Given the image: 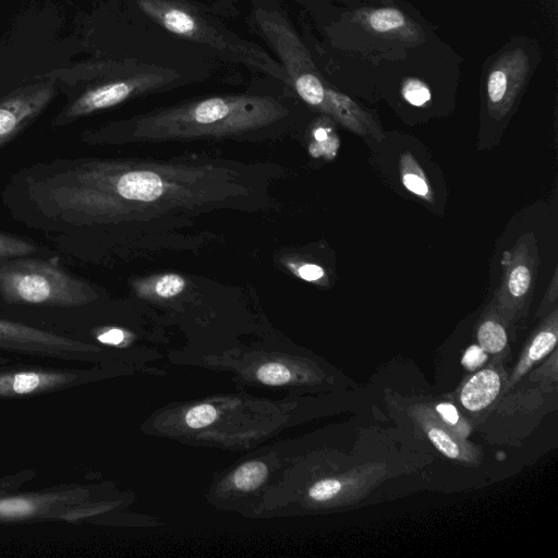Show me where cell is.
I'll return each instance as SVG.
<instances>
[{
  "label": "cell",
  "mask_w": 558,
  "mask_h": 558,
  "mask_svg": "<svg viewBox=\"0 0 558 558\" xmlns=\"http://www.w3.org/2000/svg\"><path fill=\"white\" fill-rule=\"evenodd\" d=\"M267 172L223 160L85 159L36 182L32 194L64 222L154 223L163 231L217 209L266 205Z\"/></svg>",
  "instance_id": "obj_1"
},
{
  "label": "cell",
  "mask_w": 558,
  "mask_h": 558,
  "mask_svg": "<svg viewBox=\"0 0 558 558\" xmlns=\"http://www.w3.org/2000/svg\"><path fill=\"white\" fill-rule=\"evenodd\" d=\"M288 106L260 95L214 96L117 123L85 140L92 144L158 143L199 138L259 141L288 131Z\"/></svg>",
  "instance_id": "obj_2"
},
{
  "label": "cell",
  "mask_w": 558,
  "mask_h": 558,
  "mask_svg": "<svg viewBox=\"0 0 558 558\" xmlns=\"http://www.w3.org/2000/svg\"><path fill=\"white\" fill-rule=\"evenodd\" d=\"M142 12L162 28L183 39L206 45L233 61L262 71L289 85L280 63L259 46L232 34L215 20L181 0H137Z\"/></svg>",
  "instance_id": "obj_3"
},
{
  "label": "cell",
  "mask_w": 558,
  "mask_h": 558,
  "mask_svg": "<svg viewBox=\"0 0 558 558\" xmlns=\"http://www.w3.org/2000/svg\"><path fill=\"white\" fill-rule=\"evenodd\" d=\"M0 295L9 304L75 307L97 295L59 265L26 256L0 260Z\"/></svg>",
  "instance_id": "obj_4"
},
{
  "label": "cell",
  "mask_w": 558,
  "mask_h": 558,
  "mask_svg": "<svg viewBox=\"0 0 558 558\" xmlns=\"http://www.w3.org/2000/svg\"><path fill=\"white\" fill-rule=\"evenodd\" d=\"M255 21L264 38L277 53L289 86L314 110L330 114V100L337 89L320 75L314 61L287 19L275 9L258 8Z\"/></svg>",
  "instance_id": "obj_5"
},
{
  "label": "cell",
  "mask_w": 558,
  "mask_h": 558,
  "mask_svg": "<svg viewBox=\"0 0 558 558\" xmlns=\"http://www.w3.org/2000/svg\"><path fill=\"white\" fill-rule=\"evenodd\" d=\"M538 266L533 232L522 234L510 250L502 253V277L492 300L511 329L527 315Z\"/></svg>",
  "instance_id": "obj_6"
},
{
  "label": "cell",
  "mask_w": 558,
  "mask_h": 558,
  "mask_svg": "<svg viewBox=\"0 0 558 558\" xmlns=\"http://www.w3.org/2000/svg\"><path fill=\"white\" fill-rule=\"evenodd\" d=\"M163 69L148 66L126 77L106 82L81 94L57 118L56 124H64L96 111L114 107L130 98L150 93L175 77Z\"/></svg>",
  "instance_id": "obj_7"
},
{
  "label": "cell",
  "mask_w": 558,
  "mask_h": 558,
  "mask_svg": "<svg viewBox=\"0 0 558 558\" xmlns=\"http://www.w3.org/2000/svg\"><path fill=\"white\" fill-rule=\"evenodd\" d=\"M0 350L66 361L86 360L96 352L81 340L1 317Z\"/></svg>",
  "instance_id": "obj_8"
},
{
  "label": "cell",
  "mask_w": 558,
  "mask_h": 558,
  "mask_svg": "<svg viewBox=\"0 0 558 558\" xmlns=\"http://www.w3.org/2000/svg\"><path fill=\"white\" fill-rule=\"evenodd\" d=\"M83 496L78 489L65 488L39 493H0V523L46 519H74Z\"/></svg>",
  "instance_id": "obj_9"
},
{
  "label": "cell",
  "mask_w": 558,
  "mask_h": 558,
  "mask_svg": "<svg viewBox=\"0 0 558 558\" xmlns=\"http://www.w3.org/2000/svg\"><path fill=\"white\" fill-rule=\"evenodd\" d=\"M85 372L41 365L0 366V399L54 392L78 385Z\"/></svg>",
  "instance_id": "obj_10"
},
{
  "label": "cell",
  "mask_w": 558,
  "mask_h": 558,
  "mask_svg": "<svg viewBox=\"0 0 558 558\" xmlns=\"http://www.w3.org/2000/svg\"><path fill=\"white\" fill-rule=\"evenodd\" d=\"M384 462H368L350 471L315 482L307 489L308 498L320 506L354 505L363 499L386 476Z\"/></svg>",
  "instance_id": "obj_11"
},
{
  "label": "cell",
  "mask_w": 558,
  "mask_h": 558,
  "mask_svg": "<svg viewBox=\"0 0 558 558\" xmlns=\"http://www.w3.org/2000/svg\"><path fill=\"white\" fill-rule=\"evenodd\" d=\"M530 70V59L521 48L508 50L492 65L486 80L489 114L497 120L508 114Z\"/></svg>",
  "instance_id": "obj_12"
},
{
  "label": "cell",
  "mask_w": 558,
  "mask_h": 558,
  "mask_svg": "<svg viewBox=\"0 0 558 558\" xmlns=\"http://www.w3.org/2000/svg\"><path fill=\"white\" fill-rule=\"evenodd\" d=\"M410 417L420 433L446 458L466 465H478L483 460L480 447L447 427L430 404L417 402L409 408Z\"/></svg>",
  "instance_id": "obj_13"
},
{
  "label": "cell",
  "mask_w": 558,
  "mask_h": 558,
  "mask_svg": "<svg viewBox=\"0 0 558 558\" xmlns=\"http://www.w3.org/2000/svg\"><path fill=\"white\" fill-rule=\"evenodd\" d=\"M56 94L54 82H41L0 100V147L32 123Z\"/></svg>",
  "instance_id": "obj_14"
},
{
  "label": "cell",
  "mask_w": 558,
  "mask_h": 558,
  "mask_svg": "<svg viewBox=\"0 0 558 558\" xmlns=\"http://www.w3.org/2000/svg\"><path fill=\"white\" fill-rule=\"evenodd\" d=\"M507 374L504 359L493 357L483 368L466 377L456 391V400L463 411L478 416L493 409L506 393Z\"/></svg>",
  "instance_id": "obj_15"
},
{
  "label": "cell",
  "mask_w": 558,
  "mask_h": 558,
  "mask_svg": "<svg viewBox=\"0 0 558 558\" xmlns=\"http://www.w3.org/2000/svg\"><path fill=\"white\" fill-rule=\"evenodd\" d=\"M525 342L519 359L507 376L506 392L512 389L536 364L556 349L558 339V306L545 315Z\"/></svg>",
  "instance_id": "obj_16"
},
{
  "label": "cell",
  "mask_w": 558,
  "mask_h": 558,
  "mask_svg": "<svg viewBox=\"0 0 558 558\" xmlns=\"http://www.w3.org/2000/svg\"><path fill=\"white\" fill-rule=\"evenodd\" d=\"M352 20L365 31L388 39L417 44L424 39L421 28L397 8H365Z\"/></svg>",
  "instance_id": "obj_17"
},
{
  "label": "cell",
  "mask_w": 558,
  "mask_h": 558,
  "mask_svg": "<svg viewBox=\"0 0 558 558\" xmlns=\"http://www.w3.org/2000/svg\"><path fill=\"white\" fill-rule=\"evenodd\" d=\"M510 329L490 300L477 320L475 336L478 347L493 357L505 359L509 353Z\"/></svg>",
  "instance_id": "obj_18"
},
{
  "label": "cell",
  "mask_w": 558,
  "mask_h": 558,
  "mask_svg": "<svg viewBox=\"0 0 558 558\" xmlns=\"http://www.w3.org/2000/svg\"><path fill=\"white\" fill-rule=\"evenodd\" d=\"M400 175L407 190L425 201H433V193L425 174L415 158L408 151L403 153L400 158Z\"/></svg>",
  "instance_id": "obj_19"
},
{
  "label": "cell",
  "mask_w": 558,
  "mask_h": 558,
  "mask_svg": "<svg viewBox=\"0 0 558 558\" xmlns=\"http://www.w3.org/2000/svg\"><path fill=\"white\" fill-rule=\"evenodd\" d=\"M437 417L453 433L466 438L472 430L471 424L462 412L451 402L438 401L430 404Z\"/></svg>",
  "instance_id": "obj_20"
},
{
  "label": "cell",
  "mask_w": 558,
  "mask_h": 558,
  "mask_svg": "<svg viewBox=\"0 0 558 558\" xmlns=\"http://www.w3.org/2000/svg\"><path fill=\"white\" fill-rule=\"evenodd\" d=\"M267 465L262 461H250L239 466L232 477L238 489L248 492L258 487L266 478Z\"/></svg>",
  "instance_id": "obj_21"
},
{
  "label": "cell",
  "mask_w": 558,
  "mask_h": 558,
  "mask_svg": "<svg viewBox=\"0 0 558 558\" xmlns=\"http://www.w3.org/2000/svg\"><path fill=\"white\" fill-rule=\"evenodd\" d=\"M37 251L33 243L11 234L0 232V260L27 256Z\"/></svg>",
  "instance_id": "obj_22"
},
{
  "label": "cell",
  "mask_w": 558,
  "mask_h": 558,
  "mask_svg": "<svg viewBox=\"0 0 558 558\" xmlns=\"http://www.w3.org/2000/svg\"><path fill=\"white\" fill-rule=\"evenodd\" d=\"M256 377L265 385L280 386L291 380L292 373L281 363H267L257 369Z\"/></svg>",
  "instance_id": "obj_23"
},
{
  "label": "cell",
  "mask_w": 558,
  "mask_h": 558,
  "mask_svg": "<svg viewBox=\"0 0 558 558\" xmlns=\"http://www.w3.org/2000/svg\"><path fill=\"white\" fill-rule=\"evenodd\" d=\"M403 98L413 106H424L430 99L428 86L418 78H407L401 87Z\"/></svg>",
  "instance_id": "obj_24"
},
{
  "label": "cell",
  "mask_w": 558,
  "mask_h": 558,
  "mask_svg": "<svg viewBox=\"0 0 558 558\" xmlns=\"http://www.w3.org/2000/svg\"><path fill=\"white\" fill-rule=\"evenodd\" d=\"M185 288V280L177 274H166L158 277L151 286L154 293L163 299L180 294Z\"/></svg>",
  "instance_id": "obj_25"
},
{
  "label": "cell",
  "mask_w": 558,
  "mask_h": 558,
  "mask_svg": "<svg viewBox=\"0 0 558 558\" xmlns=\"http://www.w3.org/2000/svg\"><path fill=\"white\" fill-rule=\"evenodd\" d=\"M217 418V410L208 403H202L191 408L185 416V424L193 428H203L215 422Z\"/></svg>",
  "instance_id": "obj_26"
},
{
  "label": "cell",
  "mask_w": 558,
  "mask_h": 558,
  "mask_svg": "<svg viewBox=\"0 0 558 558\" xmlns=\"http://www.w3.org/2000/svg\"><path fill=\"white\" fill-rule=\"evenodd\" d=\"M557 268L554 271L553 278L550 280V283L544 294L543 301L536 312V317L543 318L545 315H547L555 306H557V284H558V278H557Z\"/></svg>",
  "instance_id": "obj_27"
},
{
  "label": "cell",
  "mask_w": 558,
  "mask_h": 558,
  "mask_svg": "<svg viewBox=\"0 0 558 558\" xmlns=\"http://www.w3.org/2000/svg\"><path fill=\"white\" fill-rule=\"evenodd\" d=\"M298 275L306 281H318L325 277L324 269L315 264H301L296 270Z\"/></svg>",
  "instance_id": "obj_28"
},
{
  "label": "cell",
  "mask_w": 558,
  "mask_h": 558,
  "mask_svg": "<svg viewBox=\"0 0 558 558\" xmlns=\"http://www.w3.org/2000/svg\"><path fill=\"white\" fill-rule=\"evenodd\" d=\"M125 339L123 330L118 328H110L97 335V340L110 345H118Z\"/></svg>",
  "instance_id": "obj_29"
}]
</instances>
